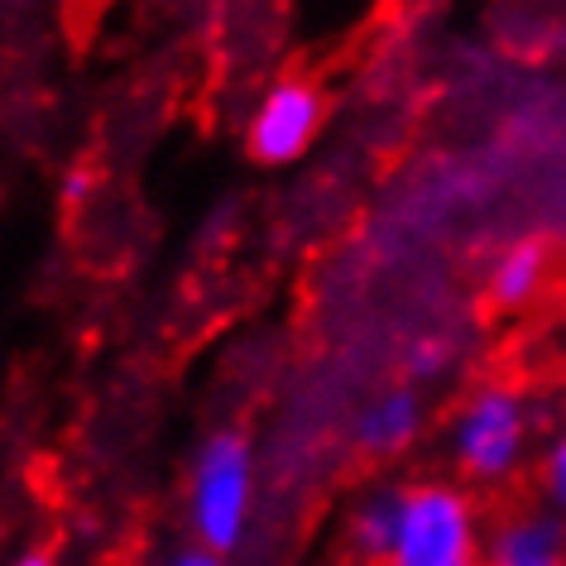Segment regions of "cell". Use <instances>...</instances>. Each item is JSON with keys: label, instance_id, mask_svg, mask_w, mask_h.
<instances>
[{"label": "cell", "instance_id": "277c9868", "mask_svg": "<svg viewBox=\"0 0 566 566\" xmlns=\"http://www.w3.org/2000/svg\"><path fill=\"white\" fill-rule=\"evenodd\" d=\"M322 116H327V102H322V92L313 82L283 77L260 96V111L250 116L245 145L260 164H274V168L293 164L317 139Z\"/></svg>", "mask_w": 566, "mask_h": 566}, {"label": "cell", "instance_id": "9c48e42d", "mask_svg": "<svg viewBox=\"0 0 566 566\" xmlns=\"http://www.w3.org/2000/svg\"><path fill=\"white\" fill-rule=\"evenodd\" d=\"M543 500H547V514H557L566 523V437L543 457Z\"/></svg>", "mask_w": 566, "mask_h": 566}, {"label": "cell", "instance_id": "52a82bcc", "mask_svg": "<svg viewBox=\"0 0 566 566\" xmlns=\"http://www.w3.org/2000/svg\"><path fill=\"white\" fill-rule=\"evenodd\" d=\"M418 432H422V399L408 385L375 394L356 418V442L365 457H399V451L418 442Z\"/></svg>", "mask_w": 566, "mask_h": 566}, {"label": "cell", "instance_id": "8fae6325", "mask_svg": "<svg viewBox=\"0 0 566 566\" xmlns=\"http://www.w3.org/2000/svg\"><path fill=\"white\" fill-rule=\"evenodd\" d=\"M168 566H226V557H217V552H207V547H182V552H174L168 557Z\"/></svg>", "mask_w": 566, "mask_h": 566}, {"label": "cell", "instance_id": "7a4b0ae2", "mask_svg": "<svg viewBox=\"0 0 566 566\" xmlns=\"http://www.w3.org/2000/svg\"><path fill=\"white\" fill-rule=\"evenodd\" d=\"M389 566H485V528L471 494L451 480L408 485L403 528Z\"/></svg>", "mask_w": 566, "mask_h": 566}, {"label": "cell", "instance_id": "5b68a950", "mask_svg": "<svg viewBox=\"0 0 566 566\" xmlns=\"http://www.w3.org/2000/svg\"><path fill=\"white\" fill-rule=\"evenodd\" d=\"M485 566H566V523L547 509H518L485 533Z\"/></svg>", "mask_w": 566, "mask_h": 566}, {"label": "cell", "instance_id": "ba28073f", "mask_svg": "<svg viewBox=\"0 0 566 566\" xmlns=\"http://www.w3.org/2000/svg\"><path fill=\"white\" fill-rule=\"evenodd\" d=\"M543 250L537 245H509L500 260H494L490 269V298L494 307H523V303H533V293L543 289Z\"/></svg>", "mask_w": 566, "mask_h": 566}, {"label": "cell", "instance_id": "3957f363", "mask_svg": "<svg viewBox=\"0 0 566 566\" xmlns=\"http://www.w3.org/2000/svg\"><path fill=\"white\" fill-rule=\"evenodd\" d=\"M528 403L504 385H485L451 422V461L471 485H509L528 461Z\"/></svg>", "mask_w": 566, "mask_h": 566}, {"label": "cell", "instance_id": "6da1fadb", "mask_svg": "<svg viewBox=\"0 0 566 566\" xmlns=\"http://www.w3.org/2000/svg\"><path fill=\"white\" fill-rule=\"evenodd\" d=\"M254 509V451L240 432L207 437L188 480V523L197 547L231 557L250 533Z\"/></svg>", "mask_w": 566, "mask_h": 566}, {"label": "cell", "instance_id": "30bf717a", "mask_svg": "<svg viewBox=\"0 0 566 566\" xmlns=\"http://www.w3.org/2000/svg\"><path fill=\"white\" fill-rule=\"evenodd\" d=\"M447 365H451V346L442 342V336L413 342V350H408V375H413V379H437Z\"/></svg>", "mask_w": 566, "mask_h": 566}, {"label": "cell", "instance_id": "7c38bea8", "mask_svg": "<svg viewBox=\"0 0 566 566\" xmlns=\"http://www.w3.org/2000/svg\"><path fill=\"white\" fill-rule=\"evenodd\" d=\"M15 566H59V562H53L49 552H24V557H20Z\"/></svg>", "mask_w": 566, "mask_h": 566}, {"label": "cell", "instance_id": "8992f818", "mask_svg": "<svg viewBox=\"0 0 566 566\" xmlns=\"http://www.w3.org/2000/svg\"><path fill=\"white\" fill-rule=\"evenodd\" d=\"M403 504L408 490L399 485H375L370 494H360L346 514V552L356 566H389L394 547H399L403 528Z\"/></svg>", "mask_w": 566, "mask_h": 566}]
</instances>
